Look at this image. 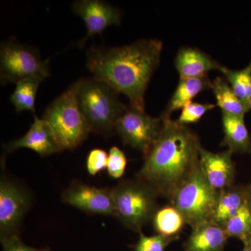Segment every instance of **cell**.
<instances>
[{
  "instance_id": "6da1fadb",
  "label": "cell",
  "mask_w": 251,
  "mask_h": 251,
  "mask_svg": "<svg viewBox=\"0 0 251 251\" xmlns=\"http://www.w3.org/2000/svg\"><path fill=\"white\" fill-rule=\"evenodd\" d=\"M163 42L145 39L120 46H92L87 50L86 67L92 77L123 94L130 106L145 110V95L161 61Z\"/></svg>"
},
{
  "instance_id": "7a4b0ae2",
  "label": "cell",
  "mask_w": 251,
  "mask_h": 251,
  "mask_svg": "<svg viewBox=\"0 0 251 251\" xmlns=\"http://www.w3.org/2000/svg\"><path fill=\"white\" fill-rule=\"evenodd\" d=\"M156 143L144 155L137 178L171 201L173 195L199 166L201 145L197 135L171 117H163Z\"/></svg>"
},
{
  "instance_id": "3957f363",
  "label": "cell",
  "mask_w": 251,
  "mask_h": 251,
  "mask_svg": "<svg viewBox=\"0 0 251 251\" xmlns=\"http://www.w3.org/2000/svg\"><path fill=\"white\" fill-rule=\"evenodd\" d=\"M75 82L79 107L91 131L110 136L115 132L117 120L128 105L121 101L118 92L102 81L82 77Z\"/></svg>"
},
{
  "instance_id": "277c9868",
  "label": "cell",
  "mask_w": 251,
  "mask_h": 251,
  "mask_svg": "<svg viewBox=\"0 0 251 251\" xmlns=\"http://www.w3.org/2000/svg\"><path fill=\"white\" fill-rule=\"evenodd\" d=\"M42 119L49 125L62 150H75L92 132L79 107L75 82L50 104Z\"/></svg>"
},
{
  "instance_id": "5b68a950",
  "label": "cell",
  "mask_w": 251,
  "mask_h": 251,
  "mask_svg": "<svg viewBox=\"0 0 251 251\" xmlns=\"http://www.w3.org/2000/svg\"><path fill=\"white\" fill-rule=\"evenodd\" d=\"M115 217L126 228L137 232L152 220L159 195L143 180H123L112 188Z\"/></svg>"
},
{
  "instance_id": "8992f818",
  "label": "cell",
  "mask_w": 251,
  "mask_h": 251,
  "mask_svg": "<svg viewBox=\"0 0 251 251\" xmlns=\"http://www.w3.org/2000/svg\"><path fill=\"white\" fill-rule=\"evenodd\" d=\"M50 74L49 61L43 60L37 50L21 44L14 37L0 45V82L18 83L31 77L47 78Z\"/></svg>"
},
{
  "instance_id": "52a82bcc",
  "label": "cell",
  "mask_w": 251,
  "mask_h": 251,
  "mask_svg": "<svg viewBox=\"0 0 251 251\" xmlns=\"http://www.w3.org/2000/svg\"><path fill=\"white\" fill-rule=\"evenodd\" d=\"M219 194V191L206 181L198 166L176 190L170 202L182 214L186 224L193 228L212 219Z\"/></svg>"
},
{
  "instance_id": "ba28073f",
  "label": "cell",
  "mask_w": 251,
  "mask_h": 251,
  "mask_svg": "<svg viewBox=\"0 0 251 251\" xmlns=\"http://www.w3.org/2000/svg\"><path fill=\"white\" fill-rule=\"evenodd\" d=\"M163 124L161 116H150L129 105L117 120L115 132L125 145L145 155L161 134Z\"/></svg>"
},
{
  "instance_id": "9c48e42d",
  "label": "cell",
  "mask_w": 251,
  "mask_h": 251,
  "mask_svg": "<svg viewBox=\"0 0 251 251\" xmlns=\"http://www.w3.org/2000/svg\"><path fill=\"white\" fill-rule=\"evenodd\" d=\"M25 188L1 175L0 180V239L19 234L23 218L31 205Z\"/></svg>"
},
{
  "instance_id": "30bf717a",
  "label": "cell",
  "mask_w": 251,
  "mask_h": 251,
  "mask_svg": "<svg viewBox=\"0 0 251 251\" xmlns=\"http://www.w3.org/2000/svg\"><path fill=\"white\" fill-rule=\"evenodd\" d=\"M62 199L66 204L89 214L115 217L112 188L96 187L75 181L63 191Z\"/></svg>"
},
{
  "instance_id": "8fae6325",
  "label": "cell",
  "mask_w": 251,
  "mask_h": 251,
  "mask_svg": "<svg viewBox=\"0 0 251 251\" xmlns=\"http://www.w3.org/2000/svg\"><path fill=\"white\" fill-rule=\"evenodd\" d=\"M74 14L80 16L87 27V34L77 42L80 49L94 35L100 34L111 25H120L122 14L120 9L100 0H79L72 5Z\"/></svg>"
},
{
  "instance_id": "7c38bea8",
  "label": "cell",
  "mask_w": 251,
  "mask_h": 251,
  "mask_svg": "<svg viewBox=\"0 0 251 251\" xmlns=\"http://www.w3.org/2000/svg\"><path fill=\"white\" fill-rule=\"evenodd\" d=\"M229 150L214 153L200 149L199 167L206 181L214 189L221 191L234 185L235 164Z\"/></svg>"
},
{
  "instance_id": "4fadbf2b",
  "label": "cell",
  "mask_w": 251,
  "mask_h": 251,
  "mask_svg": "<svg viewBox=\"0 0 251 251\" xmlns=\"http://www.w3.org/2000/svg\"><path fill=\"white\" fill-rule=\"evenodd\" d=\"M22 148L32 150L41 156L63 151L47 122L39 118L36 114L34 115V122L25 135L4 145L7 153Z\"/></svg>"
},
{
  "instance_id": "5bb4252c",
  "label": "cell",
  "mask_w": 251,
  "mask_h": 251,
  "mask_svg": "<svg viewBox=\"0 0 251 251\" xmlns=\"http://www.w3.org/2000/svg\"><path fill=\"white\" fill-rule=\"evenodd\" d=\"M180 77L198 78L208 75L211 71H220L222 65L209 54L196 48H180L175 59Z\"/></svg>"
},
{
  "instance_id": "9a60e30c",
  "label": "cell",
  "mask_w": 251,
  "mask_h": 251,
  "mask_svg": "<svg viewBox=\"0 0 251 251\" xmlns=\"http://www.w3.org/2000/svg\"><path fill=\"white\" fill-rule=\"evenodd\" d=\"M228 239L224 227L209 220L193 227L184 251H223Z\"/></svg>"
},
{
  "instance_id": "2e32d148",
  "label": "cell",
  "mask_w": 251,
  "mask_h": 251,
  "mask_svg": "<svg viewBox=\"0 0 251 251\" xmlns=\"http://www.w3.org/2000/svg\"><path fill=\"white\" fill-rule=\"evenodd\" d=\"M222 125L224 133L223 146L227 147L232 153L251 154V137L244 117L222 113Z\"/></svg>"
},
{
  "instance_id": "e0dca14e",
  "label": "cell",
  "mask_w": 251,
  "mask_h": 251,
  "mask_svg": "<svg viewBox=\"0 0 251 251\" xmlns=\"http://www.w3.org/2000/svg\"><path fill=\"white\" fill-rule=\"evenodd\" d=\"M247 203L246 186L232 185L219 191V197L213 213V221L224 227L229 219Z\"/></svg>"
},
{
  "instance_id": "ac0fdd59",
  "label": "cell",
  "mask_w": 251,
  "mask_h": 251,
  "mask_svg": "<svg viewBox=\"0 0 251 251\" xmlns=\"http://www.w3.org/2000/svg\"><path fill=\"white\" fill-rule=\"evenodd\" d=\"M209 88H211V81L208 75L198 78L180 77L177 87L161 116L171 117L173 112L181 110L198 94Z\"/></svg>"
},
{
  "instance_id": "d6986e66",
  "label": "cell",
  "mask_w": 251,
  "mask_h": 251,
  "mask_svg": "<svg viewBox=\"0 0 251 251\" xmlns=\"http://www.w3.org/2000/svg\"><path fill=\"white\" fill-rule=\"evenodd\" d=\"M211 89L215 96L216 105L221 108L222 113L244 117L249 112L227 80L222 77H216L211 81Z\"/></svg>"
},
{
  "instance_id": "ffe728a7",
  "label": "cell",
  "mask_w": 251,
  "mask_h": 251,
  "mask_svg": "<svg viewBox=\"0 0 251 251\" xmlns=\"http://www.w3.org/2000/svg\"><path fill=\"white\" fill-rule=\"evenodd\" d=\"M151 221L157 234L168 237H178L186 224L184 216L172 204L157 209Z\"/></svg>"
},
{
  "instance_id": "44dd1931",
  "label": "cell",
  "mask_w": 251,
  "mask_h": 251,
  "mask_svg": "<svg viewBox=\"0 0 251 251\" xmlns=\"http://www.w3.org/2000/svg\"><path fill=\"white\" fill-rule=\"evenodd\" d=\"M44 79L31 77L16 84L9 100L17 112L30 111L35 115V100L39 85Z\"/></svg>"
},
{
  "instance_id": "7402d4cb",
  "label": "cell",
  "mask_w": 251,
  "mask_h": 251,
  "mask_svg": "<svg viewBox=\"0 0 251 251\" xmlns=\"http://www.w3.org/2000/svg\"><path fill=\"white\" fill-rule=\"evenodd\" d=\"M219 72L224 74L226 80L234 93L242 102L248 111L251 110V61L241 70H232L222 66Z\"/></svg>"
},
{
  "instance_id": "603a6c76",
  "label": "cell",
  "mask_w": 251,
  "mask_h": 251,
  "mask_svg": "<svg viewBox=\"0 0 251 251\" xmlns=\"http://www.w3.org/2000/svg\"><path fill=\"white\" fill-rule=\"evenodd\" d=\"M223 227L229 238H237L244 240L251 232V206L246 203Z\"/></svg>"
},
{
  "instance_id": "cb8c5ba5",
  "label": "cell",
  "mask_w": 251,
  "mask_h": 251,
  "mask_svg": "<svg viewBox=\"0 0 251 251\" xmlns=\"http://www.w3.org/2000/svg\"><path fill=\"white\" fill-rule=\"evenodd\" d=\"M216 106L215 104L190 102L181 109V114L176 121L184 126L197 123L206 112L213 110Z\"/></svg>"
},
{
  "instance_id": "d4e9b609",
  "label": "cell",
  "mask_w": 251,
  "mask_h": 251,
  "mask_svg": "<svg viewBox=\"0 0 251 251\" xmlns=\"http://www.w3.org/2000/svg\"><path fill=\"white\" fill-rule=\"evenodd\" d=\"M178 237H168L161 234L146 236L140 232L139 239L133 251H165Z\"/></svg>"
},
{
  "instance_id": "484cf974",
  "label": "cell",
  "mask_w": 251,
  "mask_h": 251,
  "mask_svg": "<svg viewBox=\"0 0 251 251\" xmlns=\"http://www.w3.org/2000/svg\"><path fill=\"white\" fill-rule=\"evenodd\" d=\"M127 158L125 152L116 146L112 147L108 153L107 171L113 179H120L125 174Z\"/></svg>"
},
{
  "instance_id": "4316f807",
  "label": "cell",
  "mask_w": 251,
  "mask_h": 251,
  "mask_svg": "<svg viewBox=\"0 0 251 251\" xmlns=\"http://www.w3.org/2000/svg\"><path fill=\"white\" fill-rule=\"evenodd\" d=\"M108 158V153L101 149L91 150L86 162V168L89 174L94 176L107 168Z\"/></svg>"
},
{
  "instance_id": "83f0119b",
  "label": "cell",
  "mask_w": 251,
  "mask_h": 251,
  "mask_svg": "<svg viewBox=\"0 0 251 251\" xmlns=\"http://www.w3.org/2000/svg\"><path fill=\"white\" fill-rule=\"evenodd\" d=\"M3 251H50L49 248L36 249L26 245L20 239L18 234L1 239Z\"/></svg>"
},
{
  "instance_id": "f1b7e54d",
  "label": "cell",
  "mask_w": 251,
  "mask_h": 251,
  "mask_svg": "<svg viewBox=\"0 0 251 251\" xmlns=\"http://www.w3.org/2000/svg\"><path fill=\"white\" fill-rule=\"evenodd\" d=\"M242 242H244V248L251 251V232L248 234Z\"/></svg>"
},
{
  "instance_id": "f546056e",
  "label": "cell",
  "mask_w": 251,
  "mask_h": 251,
  "mask_svg": "<svg viewBox=\"0 0 251 251\" xmlns=\"http://www.w3.org/2000/svg\"><path fill=\"white\" fill-rule=\"evenodd\" d=\"M247 204L251 207V184L247 186Z\"/></svg>"
},
{
  "instance_id": "4dcf8cb0",
  "label": "cell",
  "mask_w": 251,
  "mask_h": 251,
  "mask_svg": "<svg viewBox=\"0 0 251 251\" xmlns=\"http://www.w3.org/2000/svg\"><path fill=\"white\" fill-rule=\"evenodd\" d=\"M243 251H251V250H249V249H246V248H244V250Z\"/></svg>"
}]
</instances>
